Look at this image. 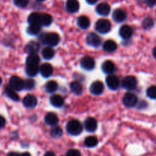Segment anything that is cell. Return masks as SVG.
<instances>
[{
    "mask_svg": "<svg viewBox=\"0 0 156 156\" xmlns=\"http://www.w3.org/2000/svg\"><path fill=\"white\" fill-rule=\"evenodd\" d=\"M82 125L79 120H72L68 122L66 125V130L69 134L73 136H78L82 133Z\"/></svg>",
    "mask_w": 156,
    "mask_h": 156,
    "instance_id": "obj_1",
    "label": "cell"
},
{
    "mask_svg": "<svg viewBox=\"0 0 156 156\" xmlns=\"http://www.w3.org/2000/svg\"><path fill=\"white\" fill-rule=\"evenodd\" d=\"M59 36L56 33H47L43 36V43L47 44L48 47H55L59 43Z\"/></svg>",
    "mask_w": 156,
    "mask_h": 156,
    "instance_id": "obj_2",
    "label": "cell"
},
{
    "mask_svg": "<svg viewBox=\"0 0 156 156\" xmlns=\"http://www.w3.org/2000/svg\"><path fill=\"white\" fill-rule=\"evenodd\" d=\"M95 29L101 34L108 33L111 29V24L108 20L100 19L96 22Z\"/></svg>",
    "mask_w": 156,
    "mask_h": 156,
    "instance_id": "obj_3",
    "label": "cell"
},
{
    "mask_svg": "<svg viewBox=\"0 0 156 156\" xmlns=\"http://www.w3.org/2000/svg\"><path fill=\"white\" fill-rule=\"evenodd\" d=\"M122 86L126 90L133 91L136 89L137 86V79H136L135 76H126L122 81Z\"/></svg>",
    "mask_w": 156,
    "mask_h": 156,
    "instance_id": "obj_4",
    "label": "cell"
},
{
    "mask_svg": "<svg viewBox=\"0 0 156 156\" xmlns=\"http://www.w3.org/2000/svg\"><path fill=\"white\" fill-rule=\"evenodd\" d=\"M86 42L87 44L89 46H91V47L98 48V47H100L101 44V39L100 37L98 34H96L95 33L91 32V33H89L87 35Z\"/></svg>",
    "mask_w": 156,
    "mask_h": 156,
    "instance_id": "obj_5",
    "label": "cell"
},
{
    "mask_svg": "<svg viewBox=\"0 0 156 156\" xmlns=\"http://www.w3.org/2000/svg\"><path fill=\"white\" fill-rule=\"evenodd\" d=\"M123 105L126 107V108H133L135 106L138 102V98H137L136 95L132 92H128L125 94L124 97L123 98Z\"/></svg>",
    "mask_w": 156,
    "mask_h": 156,
    "instance_id": "obj_6",
    "label": "cell"
},
{
    "mask_svg": "<svg viewBox=\"0 0 156 156\" xmlns=\"http://www.w3.org/2000/svg\"><path fill=\"white\" fill-rule=\"evenodd\" d=\"M9 86L15 91L24 89V80L18 76H12L9 80Z\"/></svg>",
    "mask_w": 156,
    "mask_h": 156,
    "instance_id": "obj_7",
    "label": "cell"
},
{
    "mask_svg": "<svg viewBox=\"0 0 156 156\" xmlns=\"http://www.w3.org/2000/svg\"><path fill=\"white\" fill-rule=\"evenodd\" d=\"M81 66L85 70L88 71H91V70L94 69V66H95V62L94 59H93L91 56H84L82 59H81Z\"/></svg>",
    "mask_w": 156,
    "mask_h": 156,
    "instance_id": "obj_8",
    "label": "cell"
},
{
    "mask_svg": "<svg viewBox=\"0 0 156 156\" xmlns=\"http://www.w3.org/2000/svg\"><path fill=\"white\" fill-rule=\"evenodd\" d=\"M106 84L110 89L117 90L120 86V81L117 76L111 74L106 78Z\"/></svg>",
    "mask_w": 156,
    "mask_h": 156,
    "instance_id": "obj_9",
    "label": "cell"
},
{
    "mask_svg": "<svg viewBox=\"0 0 156 156\" xmlns=\"http://www.w3.org/2000/svg\"><path fill=\"white\" fill-rule=\"evenodd\" d=\"M104 88H105L104 84L100 81H96L91 84L89 90L91 94L94 95H100L103 93Z\"/></svg>",
    "mask_w": 156,
    "mask_h": 156,
    "instance_id": "obj_10",
    "label": "cell"
},
{
    "mask_svg": "<svg viewBox=\"0 0 156 156\" xmlns=\"http://www.w3.org/2000/svg\"><path fill=\"white\" fill-rule=\"evenodd\" d=\"M23 105L27 108H34L37 105V99L32 94L26 95L23 99Z\"/></svg>",
    "mask_w": 156,
    "mask_h": 156,
    "instance_id": "obj_11",
    "label": "cell"
},
{
    "mask_svg": "<svg viewBox=\"0 0 156 156\" xmlns=\"http://www.w3.org/2000/svg\"><path fill=\"white\" fill-rule=\"evenodd\" d=\"M85 129L89 133H93L97 129L98 127V122L93 117H88L85 120L84 123Z\"/></svg>",
    "mask_w": 156,
    "mask_h": 156,
    "instance_id": "obj_12",
    "label": "cell"
},
{
    "mask_svg": "<svg viewBox=\"0 0 156 156\" xmlns=\"http://www.w3.org/2000/svg\"><path fill=\"white\" fill-rule=\"evenodd\" d=\"M133 34V30L129 25H123L119 30V34L125 40L129 39L132 37Z\"/></svg>",
    "mask_w": 156,
    "mask_h": 156,
    "instance_id": "obj_13",
    "label": "cell"
},
{
    "mask_svg": "<svg viewBox=\"0 0 156 156\" xmlns=\"http://www.w3.org/2000/svg\"><path fill=\"white\" fill-rule=\"evenodd\" d=\"M112 17L114 21H116L117 23H120L123 22V21H124L126 20V14L123 9H117L115 11H114Z\"/></svg>",
    "mask_w": 156,
    "mask_h": 156,
    "instance_id": "obj_14",
    "label": "cell"
},
{
    "mask_svg": "<svg viewBox=\"0 0 156 156\" xmlns=\"http://www.w3.org/2000/svg\"><path fill=\"white\" fill-rule=\"evenodd\" d=\"M96 12L98 15H101V16H107V15H109L110 12H111V6L108 3H100L96 7Z\"/></svg>",
    "mask_w": 156,
    "mask_h": 156,
    "instance_id": "obj_15",
    "label": "cell"
},
{
    "mask_svg": "<svg viewBox=\"0 0 156 156\" xmlns=\"http://www.w3.org/2000/svg\"><path fill=\"white\" fill-rule=\"evenodd\" d=\"M39 71L41 73V76L44 78H49L52 76L53 73V69L52 66L49 63L43 64L39 69Z\"/></svg>",
    "mask_w": 156,
    "mask_h": 156,
    "instance_id": "obj_16",
    "label": "cell"
},
{
    "mask_svg": "<svg viewBox=\"0 0 156 156\" xmlns=\"http://www.w3.org/2000/svg\"><path fill=\"white\" fill-rule=\"evenodd\" d=\"M101 69L102 71L108 75H111L115 72L116 66L112 61L107 60L103 62V64L101 66Z\"/></svg>",
    "mask_w": 156,
    "mask_h": 156,
    "instance_id": "obj_17",
    "label": "cell"
},
{
    "mask_svg": "<svg viewBox=\"0 0 156 156\" xmlns=\"http://www.w3.org/2000/svg\"><path fill=\"white\" fill-rule=\"evenodd\" d=\"M66 8L69 12L76 13L79 9V2L78 0H67Z\"/></svg>",
    "mask_w": 156,
    "mask_h": 156,
    "instance_id": "obj_18",
    "label": "cell"
},
{
    "mask_svg": "<svg viewBox=\"0 0 156 156\" xmlns=\"http://www.w3.org/2000/svg\"><path fill=\"white\" fill-rule=\"evenodd\" d=\"M44 121L49 126H54L58 123L59 119L54 113H48L47 114H46L45 117H44Z\"/></svg>",
    "mask_w": 156,
    "mask_h": 156,
    "instance_id": "obj_19",
    "label": "cell"
},
{
    "mask_svg": "<svg viewBox=\"0 0 156 156\" xmlns=\"http://www.w3.org/2000/svg\"><path fill=\"white\" fill-rule=\"evenodd\" d=\"M117 48V44L115 41L112 40H108L105 41L103 44V49L105 51L108 52V53H112L114 52Z\"/></svg>",
    "mask_w": 156,
    "mask_h": 156,
    "instance_id": "obj_20",
    "label": "cell"
},
{
    "mask_svg": "<svg viewBox=\"0 0 156 156\" xmlns=\"http://www.w3.org/2000/svg\"><path fill=\"white\" fill-rule=\"evenodd\" d=\"M50 103L55 108H61L64 104V100L62 96L59 94H54L50 97Z\"/></svg>",
    "mask_w": 156,
    "mask_h": 156,
    "instance_id": "obj_21",
    "label": "cell"
},
{
    "mask_svg": "<svg viewBox=\"0 0 156 156\" xmlns=\"http://www.w3.org/2000/svg\"><path fill=\"white\" fill-rule=\"evenodd\" d=\"M40 49V44L39 43L36 42V41H30L28 44L26 45L25 51L27 53L30 54V53H36Z\"/></svg>",
    "mask_w": 156,
    "mask_h": 156,
    "instance_id": "obj_22",
    "label": "cell"
},
{
    "mask_svg": "<svg viewBox=\"0 0 156 156\" xmlns=\"http://www.w3.org/2000/svg\"><path fill=\"white\" fill-rule=\"evenodd\" d=\"M77 24L82 30H86L90 26V20L86 16H80L77 19Z\"/></svg>",
    "mask_w": 156,
    "mask_h": 156,
    "instance_id": "obj_23",
    "label": "cell"
},
{
    "mask_svg": "<svg viewBox=\"0 0 156 156\" xmlns=\"http://www.w3.org/2000/svg\"><path fill=\"white\" fill-rule=\"evenodd\" d=\"M40 62V57L37 53H30L26 59V65L38 66Z\"/></svg>",
    "mask_w": 156,
    "mask_h": 156,
    "instance_id": "obj_24",
    "label": "cell"
},
{
    "mask_svg": "<svg viewBox=\"0 0 156 156\" xmlns=\"http://www.w3.org/2000/svg\"><path fill=\"white\" fill-rule=\"evenodd\" d=\"M70 89L74 94H77V95H80L82 94L83 88H82V85L80 82L75 81V82H71V84H70Z\"/></svg>",
    "mask_w": 156,
    "mask_h": 156,
    "instance_id": "obj_25",
    "label": "cell"
},
{
    "mask_svg": "<svg viewBox=\"0 0 156 156\" xmlns=\"http://www.w3.org/2000/svg\"><path fill=\"white\" fill-rule=\"evenodd\" d=\"M55 51L51 47H47L42 50V56L47 60H50L54 56Z\"/></svg>",
    "mask_w": 156,
    "mask_h": 156,
    "instance_id": "obj_26",
    "label": "cell"
},
{
    "mask_svg": "<svg viewBox=\"0 0 156 156\" xmlns=\"http://www.w3.org/2000/svg\"><path fill=\"white\" fill-rule=\"evenodd\" d=\"M26 74L30 77H34L36 76L39 72V67L35 65H27L26 66Z\"/></svg>",
    "mask_w": 156,
    "mask_h": 156,
    "instance_id": "obj_27",
    "label": "cell"
},
{
    "mask_svg": "<svg viewBox=\"0 0 156 156\" xmlns=\"http://www.w3.org/2000/svg\"><path fill=\"white\" fill-rule=\"evenodd\" d=\"M41 14L37 13V12H33L29 15L27 21L30 24H36L41 25Z\"/></svg>",
    "mask_w": 156,
    "mask_h": 156,
    "instance_id": "obj_28",
    "label": "cell"
},
{
    "mask_svg": "<svg viewBox=\"0 0 156 156\" xmlns=\"http://www.w3.org/2000/svg\"><path fill=\"white\" fill-rule=\"evenodd\" d=\"M53 21L51 15L49 14H41V25L43 26H49L51 24Z\"/></svg>",
    "mask_w": 156,
    "mask_h": 156,
    "instance_id": "obj_29",
    "label": "cell"
},
{
    "mask_svg": "<svg viewBox=\"0 0 156 156\" xmlns=\"http://www.w3.org/2000/svg\"><path fill=\"white\" fill-rule=\"evenodd\" d=\"M5 94H7L8 97L10 98L14 101H19V96L17 94L15 90L12 89L10 86L5 87Z\"/></svg>",
    "mask_w": 156,
    "mask_h": 156,
    "instance_id": "obj_30",
    "label": "cell"
},
{
    "mask_svg": "<svg viewBox=\"0 0 156 156\" xmlns=\"http://www.w3.org/2000/svg\"><path fill=\"white\" fill-rule=\"evenodd\" d=\"M41 30V25L36 24H30L27 27V33L30 35H37L40 33Z\"/></svg>",
    "mask_w": 156,
    "mask_h": 156,
    "instance_id": "obj_31",
    "label": "cell"
},
{
    "mask_svg": "<svg viewBox=\"0 0 156 156\" xmlns=\"http://www.w3.org/2000/svg\"><path fill=\"white\" fill-rule=\"evenodd\" d=\"M85 146L88 148L95 147L98 143V140L95 136H88L85 140Z\"/></svg>",
    "mask_w": 156,
    "mask_h": 156,
    "instance_id": "obj_32",
    "label": "cell"
},
{
    "mask_svg": "<svg viewBox=\"0 0 156 156\" xmlns=\"http://www.w3.org/2000/svg\"><path fill=\"white\" fill-rule=\"evenodd\" d=\"M58 84L55 81H50L45 85V90L48 93H53L57 90Z\"/></svg>",
    "mask_w": 156,
    "mask_h": 156,
    "instance_id": "obj_33",
    "label": "cell"
},
{
    "mask_svg": "<svg viewBox=\"0 0 156 156\" xmlns=\"http://www.w3.org/2000/svg\"><path fill=\"white\" fill-rule=\"evenodd\" d=\"M62 133H63L62 129L59 126H54L50 130V136L53 138H59V137L62 136Z\"/></svg>",
    "mask_w": 156,
    "mask_h": 156,
    "instance_id": "obj_34",
    "label": "cell"
},
{
    "mask_svg": "<svg viewBox=\"0 0 156 156\" xmlns=\"http://www.w3.org/2000/svg\"><path fill=\"white\" fill-rule=\"evenodd\" d=\"M154 25V21L152 18H146L143 21V27L146 30L151 29Z\"/></svg>",
    "mask_w": 156,
    "mask_h": 156,
    "instance_id": "obj_35",
    "label": "cell"
},
{
    "mask_svg": "<svg viewBox=\"0 0 156 156\" xmlns=\"http://www.w3.org/2000/svg\"><path fill=\"white\" fill-rule=\"evenodd\" d=\"M146 94H147V96L149 98L155 100L156 98V87L155 85H152V86L149 87L147 89Z\"/></svg>",
    "mask_w": 156,
    "mask_h": 156,
    "instance_id": "obj_36",
    "label": "cell"
},
{
    "mask_svg": "<svg viewBox=\"0 0 156 156\" xmlns=\"http://www.w3.org/2000/svg\"><path fill=\"white\" fill-rule=\"evenodd\" d=\"M35 82L33 79H27L24 81V89L31 90L34 87Z\"/></svg>",
    "mask_w": 156,
    "mask_h": 156,
    "instance_id": "obj_37",
    "label": "cell"
},
{
    "mask_svg": "<svg viewBox=\"0 0 156 156\" xmlns=\"http://www.w3.org/2000/svg\"><path fill=\"white\" fill-rule=\"evenodd\" d=\"M14 4L19 8H24L27 5L29 0H13Z\"/></svg>",
    "mask_w": 156,
    "mask_h": 156,
    "instance_id": "obj_38",
    "label": "cell"
},
{
    "mask_svg": "<svg viewBox=\"0 0 156 156\" xmlns=\"http://www.w3.org/2000/svg\"><path fill=\"white\" fill-rule=\"evenodd\" d=\"M66 156H81V153L77 149H70L67 152Z\"/></svg>",
    "mask_w": 156,
    "mask_h": 156,
    "instance_id": "obj_39",
    "label": "cell"
},
{
    "mask_svg": "<svg viewBox=\"0 0 156 156\" xmlns=\"http://www.w3.org/2000/svg\"><path fill=\"white\" fill-rule=\"evenodd\" d=\"M156 0H146V3L149 7H153L155 5Z\"/></svg>",
    "mask_w": 156,
    "mask_h": 156,
    "instance_id": "obj_40",
    "label": "cell"
},
{
    "mask_svg": "<svg viewBox=\"0 0 156 156\" xmlns=\"http://www.w3.org/2000/svg\"><path fill=\"white\" fill-rule=\"evenodd\" d=\"M5 125V119L0 115V128L4 127Z\"/></svg>",
    "mask_w": 156,
    "mask_h": 156,
    "instance_id": "obj_41",
    "label": "cell"
},
{
    "mask_svg": "<svg viewBox=\"0 0 156 156\" xmlns=\"http://www.w3.org/2000/svg\"><path fill=\"white\" fill-rule=\"evenodd\" d=\"M98 1V0H86L87 2H88V4H90V5L95 4V3L97 2Z\"/></svg>",
    "mask_w": 156,
    "mask_h": 156,
    "instance_id": "obj_42",
    "label": "cell"
},
{
    "mask_svg": "<svg viewBox=\"0 0 156 156\" xmlns=\"http://www.w3.org/2000/svg\"><path fill=\"white\" fill-rule=\"evenodd\" d=\"M44 156H56V155L53 152H47L44 154Z\"/></svg>",
    "mask_w": 156,
    "mask_h": 156,
    "instance_id": "obj_43",
    "label": "cell"
},
{
    "mask_svg": "<svg viewBox=\"0 0 156 156\" xmlns=\"http://www.w3.org/2000/svg\"><path fill=\"white\" fill-rule=\"evenodd\" d=\"M8 156H18V153H17V152H9V154H8Z\"/></svg>",
    "mask_w": 156,
    "mask_h": 156,
    "instance_id": "obj_44",
    "label": "cell"
},
{
    "mask_svg": "<svg viewBox=\"0 0 156 156\" xmlns=\"http://www.w3.org/2000/svg\"><path fill=\"white\" fill-rule=\"evenodd\" d=\"M18 156H30V154L28 152H23V153L18 154Z\"/></svg>",
    "mask_w": 156,
    "mask_h": 156,
    "instance_id": "obj_45",
    "label": "cell"
},
{
    "mask_svg": "<svg viewBox=\"0 0 156 156\" xmlns=\"http://www.w3.org/2000/svg\"><path fill=\"white\" fill-rule=\"evenodd\" d=\"M1 84H2V79L1 77H0V85H1Z\"/></svg>",
    "mask_w": 156,
    "mask_h": 156,
    "instance_id": "obj_46",
    "label": "cell"
},
{
    "mask_svg": "<svg viewBox=\"0 0 156 156\" xmlns=\"http://www.w3.org/2000/svg\"><path fill=\"white\" fill-rule=\"evenodd\" d=\"M37 1H38V2H44V0H37Z\"/></svg>",
    "mask_w": 156,
    "mask_h": 156,
    "instance_id": "obj_47",
    "label": "cell"
}]
</instances>
